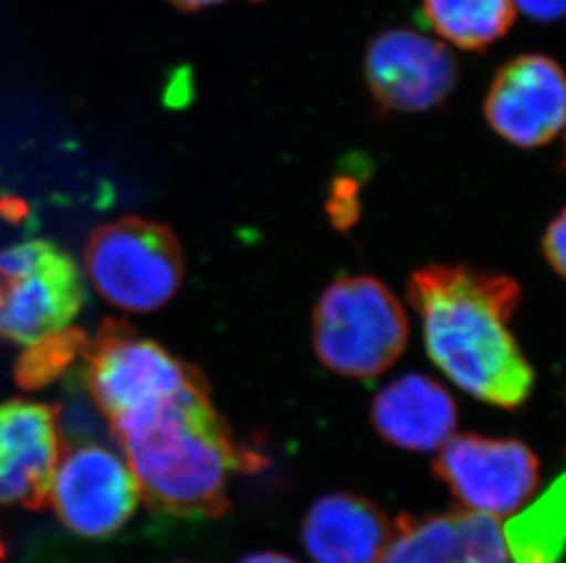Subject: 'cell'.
<instances>
[{
    "instance_id": "obj_1",
    "label": "cell",
    "mask_w": 566,
    "mask_h": 563,
    "mask_svg": "<svg viewBox=\"0 0 566 563\" xmlns=\"http://www.w3.org/2000/svg\"><path fill=\"white\" fill-rule=\"evenodd\" d=\"M150 510L184 520L230 509L231 474L259 470L264 457L242 447L211 403L206 379L139 399L105 417Z\"/></svg>"
},
{
    "instance_id": "obj_2",
    "label": "cell",
    "mask_w": 566,
    "mask_h": 563,
    "mask_svg": "<svg viewBox=\"0 0 566 563\" xmlns=\"http://www.w3.org/2000/svg\"><path fill=\"white\" fill-rule=\"evenodd\" d=\"M407 297L423 325L431 361L471 397L515 408L534 389V370L510 331L517 280L468 266L412 273Z\"/></svg>"
},
{
    "instance_id": "obj_3",
    "label": "cell",
    "mask_w": 566,
    "mask_h": 563,
    "mask_svg": "<svg viewBox=\"0 0 566 563\" xmlns=\"http://www.w3.org/2000/svg\"><path fill=\"white\" fill-rule=\"evenodd\" d=\"M312 333L315 353L331 372L373 379L400 359L409 322L384 282L359 275L326 287L315 306Z\"/></svg>"
},
{
    "instance_id": "obj_4",
    "label": "cell",
    "mask_w": 566,
    "mask_h": 563,
    "mask_svg": "<svg viewBox=\"0 0 566 563\" xmlns=\"http://www.w3.org/2000/svg\"><path fill=\"white\" fill-rule=\"evenodd\" d=\"M85 266L97 293L128 314L164 308L186 273L184 251L171 229L139 216L99 225L86 242Z\"/></svg>"
},
{
    "instance_id": "obj_5",
    "label": "cell",
    "mask_w": 566,
    "mask_h": 563,
    "mask_svg": "<svg viewBox=\"0 0 566 563\" xmlns=\"http://www.w3.org/2000/svg\"><path fill=\"white\" fill-rule=\"evenodd\" d=\"M85 304L74 258L49 240L0 251V339L32 346L69 330Z\"/></svg>"
},
{
    "instance_id": "obj_6",
    "label": "cell",
    "mask_w": 566,
    "mask_h": 563,
    "mask_svg": "<svg viewBox=\"0 0 566 563\" xmlns=\"http://www.w3.org/2000/svg\"><path fill=\"white\" fill-rule=\"evenodd\" d=\"M139 500L138 481L118 452L94 442L63 447L50 501L70 531L113 537L133 518Z\"/></svg>"
},
{
    "instance_id": "obj_7",
    "label": "cell",
    "mask_w": 566,
    "mask_h": 563,
    "mask_svg": "<svg viewBox=\"0 0 566 563\" xmlns=\"http://www.w3.org/2000/svg\"><path fill=\"white\" fill-rule=\"evenodd\" d=\"M434 472L457 500L482 514H512L539 484V459L517 439L462 434L439 450Z\"/></svg>"
},
{
    "instance_id": "obj_8",
    "label": "cell",
    "mask_w": 566,
    "mask_h": 563,
    "mask_svg": "<svg viewBox=\"0 0 566 563\" xmlns=\"http://www.w3.org/2000/svg\"><path fill=\"white\" fill-rule=\"evenodd\" d=\"M365 79L379 107L423 113L453 92L459 63L446 44L423 33L387 30L367 50Z\"/></svg>"
},
{
    "instance_id": "obj_9",
    "label": "cell",
    "mask_w": 566,
    "mask_h": 563,
    "mask_svg": "<svg viewBox=\"0 0 566 563\" xmlns=\"http://www.w3.org/2000/svg\"><path fill=\"white\" fill-rule=\"evenodd\" d=\"M562 68L545 55H521L499 68L484 102L493 132L518 149L552 144L565 127Z\"/></svg>"
},
{
    "instance_id": "obj_10",
    "label": "cell",
    "mask_w": 566,
    "mask_h": 563,
    "mask_svg": "<svg viewBox=\"0 0 566 563\" xmlns=\"http://www.w3.org/2000/svg\"><path fill=\"white\" fill-rule=\"evenodd\" d=\"M61 452L57 410L22 399L0 404V509H44Z\"/></svg>"
},
{
    "instance_id": "obj_11",
    "label": "cell",
    "mask_w": 566,
    "mask_h": 563,
    "mask_svg": "<svg viewBox=\"0 0 566 563\" xmlns=\"http://www.w3.org/2000/svg\"><path fill=\"white\" fill-rule=\"evenodd\" d=\"M376 563H510L497 518L475 510L400 516Z\"/></svg>"
},
{
    "instance_id": "obj_12",
    "label": "cell",
    "mask_w": 566,
    "mask_h": 563,
    "mask_svg": "<svg viewBox=\"0 0 566 563\" xmlns=\"http://www.w3.org/2000/svg\"><path fill=\"white\" fill-rule=\"evenodd\" d=\"M373 423L390 445L412 452L440 450L454 436L457 404L433 379L407 373L379 390Z\"/></svg>"
},
{
    "instance_id": "obj_13",
    "label": "cell",
    "mask_w": 566,
    "mask_h": 563,
    "mask_svg": "<svg viewBox=\"0 0 566 563\" xmlns=\"http://www.w3.org/2000/svg\"><path fill=\"white\" fill-rule=\"evenodd\" d=\"M390 525L373 501L334 492L315 501L303 521V543L314 563H376Z\"/></svg>"
},
{
    "instance_id": "obj_14",
    "label": "cell",
    "mask_w": 566,
    "mask_h": 563,
    "mask_svg": "<svg viewBox=\"0 0 566 563\" xmlns=\"http://www.w3.org/2000/svg\"><path fill=\"white\" fill-rule=\"evenodd\" d=\"M565 476L513 516L503 538L510 563H559L565 543Z\"/></svg>"
},
{
    "instance_id": "obj_15",
    "label": "cell",
    "mask_w": 566,
    "mask_h": 563,
    "mask_svg": "<svg viewBox=\"0 0 566 563\" xmlns=\"http://www.w3.org/2000/svg\"><path fill=\"white\" fill-rule=\"evenodd\" d=\"M423 21L457 49L486 50L515 19L513 0H423Z\"/></svg>"
},
{
    "instance_id": "obj_16",
    "label": "cell",
    "mask_w": 566,
    "mask_h": 563,
    "mask_svg": "<svg viewBox=\"0 0 566 563\" xmlns=\"http://www.w3.org/2000/svg\"><path fill=\"white\" fill-rule=\"evenodd\" d=\"M85 339L80 331L63 330L49 339L28 346L27 355L17 367V378L22 386L35 389L49 383L61 370L69 367L77 351L83 350Z\"/></svg>"
},
{
    "instance_id": "obj_17",
    "label": "cell",
    "mask_w": 566,
    "mask_h": 563,
    "mask_svg": "<svg viewBox=\"0 0 566 563\" xmlns=\"http://www.w3.org/2000/svg\"><path fill=\"white\" fill-rule=\"evenodd\" d=\"M565 211L557 214V219L552 220L551 225L546 227L543 234V253L551 264L552 269L565 277V238H566Z\"/></svg>"
},
{
    "instance_id": "obj_18",
    "label": "cell",
    "mask_w": 566,
    "mask_h": 563,
    "mask_svg": "<svg viewBox=\"0 0 566 563\" xmlns=\"http://www.w3.org/2000/svg\"><path fill=\"white\" fill-rule=\"evenodd\" d=\"M566 0H513L524 15L534 21H557L565 13Z\"/></svg>"
},
{
    "instance_id": "obj_19",
    "label": "cell",
    "mask_w": 566,
    "mask_h": 563,
    "mask_svg": "<svg viewBox=\"0 0 566 563\" xmlns=\"http://www.w3.org/2000/svg\"><path fill=\"white\" fill-rule=\"evenodd\" d=\"M241 563H297L294 559H290V556H284V554L279 553H259L252 554V556H248V559L242 560Z\"/></svg>"
},
{
    "instance_id": "obj_20",
    "label": "cell",
    "mask_w": 566,
    "mask_h": 563,
    "mask_svg": "<svg viewBox=\"0 0 566 563\" xmlns=\"http://www.w3.org/2000/svg\"><path fill=\"white\" fill-rule=\"evenodd\" d=\"M172 4L178 6V8H182V10H200V8H206V6L220 4V2H226V0H171ZM252 2H261V0H252Z\"/></svg>"
},
{
    "instance_id": "obj_21",
    "label": "cell",
    "mask_w": 566,
    "mask_h": 563,
    "mask_svg": "<svg viewBox=\"0 0 566 563\" xmlns=\"http://www.w3.org/2000/svg\"><path fill=\"white\" fill-rule=\"evenodd\" d=\"M178 563H188V562H178Z\"/></svg>"
}]
</instances>
